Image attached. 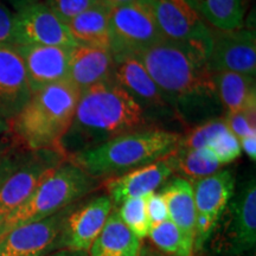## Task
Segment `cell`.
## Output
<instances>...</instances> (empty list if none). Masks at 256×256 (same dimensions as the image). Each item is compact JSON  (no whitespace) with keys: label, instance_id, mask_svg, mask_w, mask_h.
Listing matches in <instances>:
<instances>
[{"label":"cell","instance_id":"2","mask_svg":"<svg viewBox=\"0 0 256 256\" xmlns=\"http://www.w3.org/2000/svg\"><path fill=\"white\" fill-rule=\"evenodd\" d=\"M151 128L156 127L148 122L142 107L110 80L82 92L60 148L68 158L114 138Z\"/></svg>","mask_w":256,"mask_h":256},{"label":"cell","instance_id":"17","mask_svg":"<svg viewBox=\"0 0 256 256\" xmlns=\"http://www.w3.org/2000/svg\"><path fill=\"white\" fill-rule=\"evenodd\" d=\"M230 203L229 242L232 252L241 255L255 248L256 243V183L255 178L244 182Z\"/></svg>","mask_w":256,"mask_h":256},{"label":"cell","instance_id":"21","mask_svg":"<svg viewBox=\"0 0 256 256\" xmlns=\"http://www.w3.org/2000/svg\"><path fill=\"white\" fill-rule=\"evenodd\" d=\"M142 240L127 228L118 212L110 211L101 232L89 249V256H139Z\"/></svg>","mask_w":256,"mask_h":256},{"label":"cell","instance_id":"37","mask_svg":"<svg viewBox=\"0 0 256 256\" xmlns=\"http://www.w3.org/2000/svg\"><path fill=\"white\" fill-rule=\"evenodd\" d=\"M139 256H170V255L164 254V252L158 250V249L153 247V246L144 244L142 246V248H140Z\"/></svg>","mask_w":256,"mask_h":256},{"label":"cell","instance_id":"24","mask_svg":"<svg viewBox=\"0 0 256 256\" xmlns=\"http://www.w3.org/2000/svg\"><path fill=\"white\" fill-rule=\"evenodd\" d=\"M211 28L234 30L244 18V0H188Z\"/></svg>","mask_w":256,"mask_h":256},{"label":"cell","instance_id":"1","mask_svg":"<svg viewBox=\"0 0 256 256\" xmlns=\"http://www.w3.org/2000/svg\"><path fill=\"white\" fill-rule=\"evenodd\" d=\"M134 57L145 66L183 127L223 115L206 57L166 40Z\"/></svg>","mask_w":256,"mask_h":256},{"label":"cell","instance_id":"27","mask_svg":"<svg viewBox=\"0 0 256 256\" xmlns=\"http://www.w3.org/2000/svg\"><path fill=\"white\" fill-rule=\"evenodd\" d=\"M224 116H217L192 127L184 136H180L177 145L178 150H198L206 147L220 133L226 130Z\"/></svg>","mask_w":256,"mask_h":256},{"label":"cell","instance_id":"22","mask_svg":"<svg viewBox=\"0 0 256 256\" xmlns=\"http://www.w3.org/2000/svg\"><path fill=\"white\" fill-rule=\"evenodd\" d=\"M110 8L100 2L66 22L76 44L110 50Z\"/></svg>","mask_w":256,"mask_h":256},{"label":"cell","instance_id":"31","mask_svg":"<svg viewBox=\"0 0 256 256\" xmlns=\"http://www.w3.org/2000/svg\"><path fill=\"white\" fill-rule=\"evenodd\" d=\"M226 128L238 139H243L246 136H256V122L252 121L242 112L235 114H224Z\"/></svg>","mask_w":256,"mask_h":256},{"label":"cell","instance_id":"8","mask_svg":"<svg viewBox=\"0 0 256 256\" xmlns=\"http://www.w3.org/2000/svg\"><path fill=\"white\" fill-rule=\"evenodd\" d=\"M113 80L142 107L153 127L170 130L172 124H180L162 90L136 57L114 56Z\"/></svg>","mask_w":256,"mask_h":256},{"label":"cell","instance_id":"36","mask_svg":"<svg viewBox=\"0 0 256 256\" xmlns=\"http://www.w3.org/2000/svg\"><path fill=\"white\" fill-rule=\"evenodd\" d=\"M0 2H4L10 8H12L14 12H18L19 10L26 8L28 5L34 4V2H43V0H0Z\"/></svg>","mask_w":256,"mask_h":256},{"label":"cell","instance_id":"26","mask_svg":"<svg viewBox=\"0 0 256 256\" xmlns=\"http://www.w3.org/2000/svg\"><path fill=\"white\" fill-rule=\"evenodd\" d=\"M153 247L170 256H192L194 242L172 220L151 226L148 236Z\"/></svg>","mask_w":256,"mask_h":256},{"label":"cell","instance_id":"40","mask_svg":"<svg viewBox=\"0 0 256 256\" xmlns=\"http://www.w3.org/2000/svg\"><path fill=\"white\" fill-rule=\"evenodd\" d=\"M8 132V122L0 116V138Z\"/></svg>","mask_w":256,"mask_h":256},{"label":"cell","instance_id":"33","mask_svg":"<svg viewBox=\"0 0 256 256\" xmlns=\"http://www.w3.org/2000/svg\"><path fill=\"white\" fill-rule=\"evenodd\" d=\"M14 12L0 2V43L16 44Z\"/></svg>","mask_w":256,"mask_h":256},{"label":"cell","instance_id":"25","mask_svg":"<svg viewBox=\"0 0 256 256\" xmlns=\"http://www.w3.org/2000/svg\"><path fill=\"white\" fill-rule=\"evenodd\" d=\"M168 158L174 172L194 182L216 174L220 166L216 156L206 147L198 150L176 148Z\"/></svg>","mask_w":256,"mask_h":256},{"label":"cell","instance_id":"34","mask_svg":"<svg viewBox=\"0 0 256 256\" xmlns=\"http://www.w3.org/2000/svg\"><path fill=\"white\" fill-rule=\"evenodd\" d=\"M18 154L8 148L0 150V183L14 165Z\"/></svg>","mask_w":256,"mask_h":256},{"label":"cell","instance_id":"32","mask_svg":"<svg viewBox=\"0 0 256 256\" xmlns=\"http://www.w3.org/2000/svg\"><path fill=\"white\" fill-rule=\"evenodd\" d=\"M146 212L151 226L168 220V206L160 192H151L145 196Z\"/></svg>","mask_w":256,"mask_h":256},{"label":"cell","instance_id":"30","mask_svg":"<svg viewBox=\"0 0 256 256\" xmlns=\"http://www.w3.org/2000/svg\"><path fill=\"white\" fill-rule=\"evenodd\" d=\"M43 2L66 23L86 10L100 4L101 0H43Z\"/></svg>","mask_w":256,"mask_h":256},{"label":"cell","instance_id":"9","mask_svg":"<svg viewBox=\"0 0 256 256\" xmlns=\"http://www.w3.org/2000/svg\"><path fill=\"white\" fill-rule=\"evenodd\" d=\"M110 37L114 56H136L164 40L146 0L110 8Z\"/></svg>","mask_w":256,"mask_h":256},{"label":"cell","instance_id":"5","mask_svg":"<svg viewBox=\"0 0 256 256\" xmlns=\"http://www.w3.org/2000/svg\"><path fill=\"white\" fill-rule=\"evenodd\" d=\"M98 185V179L66 159L42 182L24 204L0 224V238L16 226L43 220L78 203Z\"/></svg>","mask_w":256,"mask_h":256},{"label":"cell","instance_id":"20","mask_svg":"<svg viewBox=\"0 0 256 256\" xmlns=\"http://www.w3.org/2000/svg\"><path fill=\"white\" fill-rule=\"evenodd\" d=\"M217 96L226 114L256 110L255 76L238 72H212Z\"/></svg>","mask_w":256,"mask_h":256},{"label":"cell","instance_id":"39","mask_svg":"<svg viewBox=\"0 0 256 256\" xmlns=\"http://www.w3.org/2000/svg\"><path fill=\"white\" fill-rule=\"evenodd\" d=\"M136 2V0H101L102 4L108 6L110 8H116V6L130 4V2Z\"/></svg>","mask_w":256,"mask_h":256},{"label":"cell","instance_id":"3","mask_svg":"<svg viewBox=\"0 0 256 256\" xmlns=\"http://www.w3.org/2000/svg\"><path fill=\"white\" fill-rule=\"evenodd\" d=\"M81 90L69 80L32 92L26 106L8 121L18 146L26 151L52 150L62 154L63 138L72 126Z\"/></svg>","mask_w":256,"mask_h":256},{"label":"cell","instance_id":"11","mask_svg":"<svg viewBox=\"0 0 256 256\" xmlns=\"http://www.w3.org/2000/svg\"><path fill=\"white\" fill-rule=\"evenodd\" d=\"M211 72H238L256 75V36L252 28L218 30L211 28L208 57Z\"/></svg>","mask_w":256,"mask_h":256},{"label":"cell","instance_id":"12","mask_svg":"<svg viewBox=\"0 0 256 256\" xmlns=\"http://www.w3.org/2000/svg\"><path fill=\"white\" fill-rule=\"evenodd\" d=\"M14 46H78L66 23L43 2H34L14 12Z\"/></svg>","mask_w":256,"mask_h":256},{"label":"cell","instance_id":"18","mask_svg":"<svg viewBox=\"0 0 256 256\" xmlns=\"http://www.w3.org/2000/svg\"><path fill=\"white\" fill-rule=\"evenodd\" d=\"M114 56L110 49L86 46L72 48L69 58L68 80L84 92L113 80Z\"/></svg>","mask_w":256,"mask_h":256},{"label":"cell","instance_id":"7","mask_svg":"<svg viewBox=\"0 0 256 256\" xmlns=\"http://www.w3.org/2000/svg\"><path fill=\"white\" fill-rule=\"evenodd\" d=\"M164 40L209 57L211 26L188 0H146Z\"/></svg>","mask_w":256,"mask_h":256},{"label":"cell","instance_id":"16","mask_svg":"<svg viewBox=\"0 0 256 256\" xmlns=\"http://www.w3.org/2000/svg\"><path fill=\"white\" fill-rule=\"evenodd\" d=\"M23 57L32 92L68 80L72 48L49 46H16Z\"/></svg>","mask_w":256,"mask_h":256},{"label":"cell","instance_id":"23","mask_svg":"<svg viewBox=\"0 0 256 256\" xmlns=\"http://www.w3.org/2000/svg\"><path fill=\"white\" fill-rule=\"evenodd\" d=\"M160 194L168 206V220L194 242L197 211L191 182L174 178L165 185Z\"/></svg>","mask_w":256,"mask_h":256},{"label":"cell","instance_id":"4","mask_svg":"<svg viewBox=\"0 0 256 256\" xmlns=\"http://www.w3.org/2000/svg\"><path fill=\"white\" fill-rule=\"evenodd\" d=\"M180 136L160 128L139 130L75 153L68 160L96 179L113 178L168 156Z\"/></svg>","mask_w":256,"mask_h":256},{"label":"cell","instance_id":"14","mask_svg":"<svg viewBox=\"0 0 256 256\" xmlns=\"http://www.w3.org/2000/svg\"><path fill=\"white\" fill-rule=\"evenodd\" d=\"M32 95L23 57L14 44L0 43V116L11 121Z\"/></svg>","mask_w":256,"mask_h":256},{"label":"cell","instance_id":"13","mask_svg":"<svg viewBox=\"0 0 256 256\" xmlns=\"http://www.w3.org/2000/svg\"><path fill=\"white\" fill-rule=\"evenodd\" d=\"M112 210L113 203L108 194H101L82 204L78 202L64 222L58 249L88 252Z\"/></svg>","mask_w":256,"mask_h":256},{"label":"cell","instance_id":"15","mask_svg":"<svg viewBox=\"0 0 256 256\" xmlns=\"http://www.w3.org/2000/svg\"><path fill=\"white\" fill-rule=\"evenodd\" d=\"M174 174L168 156L118 177L106 179L104 186L114 206L130 198L145 197L162 186Z\"/></svg>","mask_w":256,"mask_h":256},{"label":"cell","instance_id":"6","mask_svg":"<svg viewBox=\"0 0 256 256\" xmlns=\"http://www.w3.org/2000/svg\"><path fill=\"white\" fill-rule=\"evenodd\" d=\"M68 159L60 152L38 150L19 153L0 183V224L28 200L44 179Z\"/></svg>","mask_w":256,"mask_h":256},{"label":"cell","instance_id":"28","mask_svg":"<svg viewBox=\"0 0 256 256\" xmlns=\"http://www.w3.org/2000/svg\"><path fill=\"white\" fill-rule=\"evenodd\" d=\"M122 222L139 240L148 236L151 230V223L146 212L145 197L130 198L120 204L118 210Z\"/></svg>","mask_w":256,"mask_h":256},{"label":"cell","instance_id":"35","mask_svg":"<svg viewBox=\"0 0 256 256\" xmlns=\"http://www.w3.org/2000/svg\"><path fill=\"white\" fill-rule=\"evenodd\" d=\"M238 142H240V146H241V150L244 151L246 154H247L252 162H255L256 160V136H246L243 138V139H240Z\"/></svg>","mask_w":256,"mask_h":256},{"label":"cell","instance_id":"41","mask_svg":"<svg viewBox=\"0 0 256 256\" xmlns=\"http://www.w3.org/2000/svg\"><path fill=\"white\" fill-rule=\"evenodd\" d=\"M244 2H246V0H244Z\"/></svg>","mask_w":256,"mask_h":256},{"label":"cell","instance_id":"38","mask_svg":"<svg viewBox=\"0 0 256 256\" xmlns=\"http://www.w3.org/2000/svg\"><path fill=\"white\" fill-rule=\"evenodd\" d=\"M46 256H89L87 252H78V250H69V249H58Z\"/></svg>","mask_w":256,"mask_h":256},{"label":"cell","instance_id":"29","mask_svg":"<svg viewBox=\"0 0 256 256\" xmlns=\"http://www.w3.org/2000/svg\"><path fill=\"white\" fill-rule=\"evenodd\" d=\"M206 148H209L212 154L216 156L220 165H226L232 162L241 156V146L238 139L228 130L220 133L215 139L208 144Z\"/></svg>","mask_w":256,"mask_h":256},{"label":"cell","instance_id":"10","mask_svg":"<svg viewBox=\"0 0 256 256\" xmlns=\"http://www.w3.org/2000/svg\"><path fill=\"white\" fill-rule=\"evenodd\" d=\"M75 204L43 220L10 230L0 238V256H46L58 250L64 222Z\"/></svg>","mask_w":256,"mask_h":256},{"label":"cell","instance_id":"19","mask_svg":"<svg viewBox=\"0 0 256 256\" xmlns=\"http://www.w3.org/2000/svg\"><path fill=\"white\" fill-rule=\"evenodd\" d=\"M197 214L220 222L235 194V177L229 170L217 171L192 184Z\"/></svg>","mask_w":256,"mask_h":256}]
</instances>
